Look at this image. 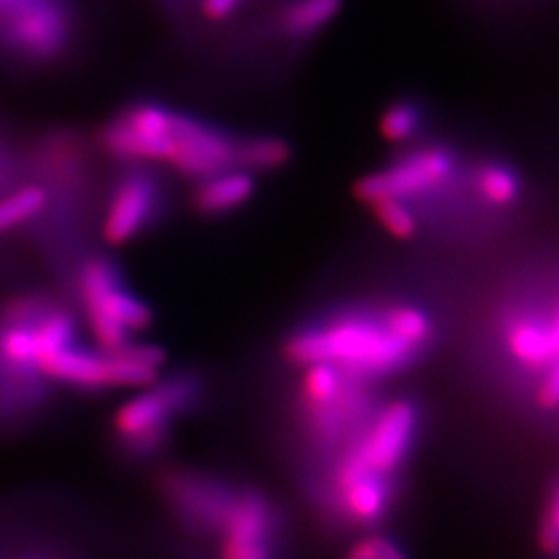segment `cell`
<instances>
[{"label":"cell","instance_id":"6da1fadb","mask_svg":"<svg viewBox=\"0 0 559 559\" xmlns=\"http://www.w3.org/2000/svg\"><path fill=\"white\" fill-rule=\"evenodd\" d=\"M282 355L300 369L328 362L373 383L399 376L423 359V353L394 334L383 305L342 309L309 321L286 336Z\"/></svg>","mask_w":559,"mask_h":559},{"label":"cell","instance_id":"7a4b0ae2","mask_svg":"<svg viewBox=\"0 0 559 559\" xmlns=\"http://www.w3.org/2000/svg\"><path fill=\"white\" fill-rule=\"evenodd\" d=\"M57 299L46 290H25L0 305V429L40 419L55 396L41 373L36 325Z\"/></svg>","mask_w":559,"mask_h":559},{"label":"cell","instance_id":"3957f363","mask_svg":"<svg viewBox=\"0 0 559 559\" xmlns=\"http://www.w3.org/2000/svg\"><path fill=\"white\" fill-rule=\"evenodd\" d=\"M207 399V378L198 369H177L140 396L120 404L112 419V443L131 464L160 459L170 448L177 423L195 415Z\"/></svg>","mask_w":559,"mask_h":559},{"label":"cell","instance_id":"277c9868","mask_svg":"<svg viewBox=\"0 0 559 559\" xmlns=\"http://www.w3.org/2000/svg\"><path fill=\"white\" fill-rule=\"evenodd\" d=\"M78 34L75 0H17L0 11V60L20 69L57 67Z\"/></svg>","mask_w":559,"mask_h":559},{"label":"cell","instance_id":"5b68a950","mask_svg":"<svg viewBox=\"0 0 559 559\" xmlns=\"http://www.w3.org/2000/svg\"><path fill=\"white\" fill-rule=\"evenodd\" d=\"M420 417L417 400L394 399L380 404L359 431L336 450L325 485L365 473L399 479L400 468L417 445Z\"/></svg>","mask_w":559,"mask_h":559},{"label":"cell","instance_id":"8992f818","mask_svg":"<svg viewBox=\"0 0 559 559\" xmlns=\"http://www.w3.org/2000/svg\"><path fill=\"white\" fill-rule=\"evenodd\" d=\"M240 485L221 475L173 466L162 471L158 493L182 533L200 540H218L239 498Z\"/></svg>","mask_w":559,"mask_h":559},{"label":"cell","instance_id":"52a82bcc","mask_svg":"<svg viewBox=\"0 0 559 559\" xmlns=\"http://www.w3.org/2000/svg\"><path fill=\"white\" fill-rule=\"evenodd\" d=\"M168 210V187L152 164H119L102 214V239L122 247L152 233Z\"/></svg>","mask_w":559,"mask_h":559},{"label":"cell","instance_id":"ba28073f","mask_svg":"<svg viewBox=\"0 0 559 559\" xmlns=\"http://www.w3.org/2000/svg\"><path fill=\"white\" fill-rule=\"evenodd\" d=\"M177 108L158 100H133L102 124V152L117 164L160 166L173 158Z\"/></svg>","mask_w":559,"mask_h":559},{"label":"cell","instance_id":"9c48e42d","mask_svg":"<svg viewBox=\"0 0 559 559\" xmlns=\"http://www.w3.org/2000/svg\"><path fill=\"white\" fill-rule=\"evenodd\" d=\"M459 156L448 145L413 150L388 168L369 175L357 185V198L365 203L399 200L415 205L438 200L456 187Z\"/></svg>","mask_w":559,"mask_h":559},{"label":"cell","instance_id":"30bf717a","mask_svg":"<svg viewBox=\"0 0 559 559\" xmlns=\"http://www.w3.org/2000/svg\"><path fill=\"white\" fill-rule=\"evenodd\" d=\"M175 150L168 166L182 179L200 182L226 170H239L240 135L214 120L177 110Z\"/></svg>","mask_w":559,"mask_h":559},{"label":"cell","instance_id":"8fae6325","mask_svg":"<svg viewBox=\"0 0 559 559\" xmlns=\"http://www.w3.org/2000/svg\"><path fill=\"white\" fill-rule=\"evenodd\" d=\"M282 514L276 501L253 485H240L239 498L216 540L218 559H237L263 545H276Z\"/></svg>","mask_w":559,"mask_h":559},{"label":"cell","instance_id":"7c38bea8","mask_svg":"<svg viewBox=\"0 0 559 559\" xmlns=\"http://www.w3.org/2000/svg\"><path fill=\"white\" fill-rule=\"evenodd\" d=\"M325 508L355 526H376L385 519L399 498V479L380 475H357L323 487Z\"/></svg>","mask_w":559,"mask_h":559},{"label":"cell","instance_id":"4fadbf2b","mask_svg":"<svg viewBox=\"0 0 559 559\" xmlns=\"http://www.w3.org/2000/svg\"><path fill=\"white\" fill-rule=\"evenodd\" d=\"M41 373L55 388L75 390L80 394H104L117 390L112 357L106 350L81 348L78 344L46 355Z\"/></svg>","mask_w":559,"mask_h":559},{"label":"cell","instance_id":"5bb4252c","mask_svg":"<svg viewBox=\"0 0 559 559\" xmlns=\"http://www.w3.org/2000/svg\"><path fill=\"white\" fill-rule=\"evenodd\" d=\"M258 179L247 170H226L216 177L195 182L191 207L201 218H222L239 212L255 198Z\"/></svg>","mask_w":559,"mask_h":559},{"label":"cell","instance_id":"9a60e30c","mask_svg":"<svg viewBox=\"0 0 559 559\" xmlns=\"http://www.w3.org/2000/svg\"><path fill=\"white\" fill-rule=\"evenodd\" d=\"M342 9V0H284L276 7L274 25L282 38L307 41L321 34Z\"/></svg>","mask_w":559,"mask_h":559},{"label":"cell","instance_id":"2e32d148","mask_svg":"<svg viewBox=\"0 0 559 559\" xmlns=\"http://www.w3.org/2000/svg\"><path fill=\"white\" fill-rule=\"evenodd\" d=\"M468 179L475 200L487 207L508 210L522 200L520 173L506 162H479L471 168Z\"/></svg>","mask_w":559,"mask_h":559},{"label":"cell","instance_id":"e0dca14e","mask_svg":"<svg viewBox=\"0 0 559 559\" xmlns=\"http://www.w3.org/2000/svg\"><path fill=\"white\" fill-rule=\"evenodd\" d=\"M48 207V193L38 180L15 185L0 195V237L32 230Z\"/></svg>","mask_w":559,"mask_h":559},{"label":"cell","instance_id":"ac0fdd59","mask_svg":"<svg viewBox=\"0 0 559 559\" xmlns=\"http://www.w3.org/2000/svg\"><path fill=\"white\" fill-rule=\"evenodd\" d=\"M290 143L272 133L240 135L239 170L251 175H270L290 162Z\"/></svg>","mask_w":559,"mask_h":559},{"label":"cell","instance_id":"d6986e66","mask_svg":"<svg viewBox=\"0 0 559 559\" xmlns=\"http://www.w3.org/2000/svg\"><path fill=\"white\" fill-rule=\"evenodd\" d=\"M383 311L394 334L406 344H411L413 348H417L423 355L436 344V336H438L436 321L419 305L388 302L383 305Z\"/></svg>","mask_w":559,"mask_h":559},{"label":"cell","instance_id":"ffe728a7","mask_svg":"<svg viewBox=\"0 0 559 559\" xmlns=\"http://www.w3.org/2000/svg\"><path fill=\"white\" fill-rule=\"evenodd\" d=\"M539 309L549 332L551 362L535 381V404L543 413H559V297L547 305L540 302Z\"/></svg>","mask_w":559,"mask_h":559},{"label":"cell","instance_id":"44dd1931","mask_svg":"<svg viewBox=\"0 0 559 559\" xmlns=\"http://www.w3.org/2000/svg\"><path fill=\"white\" fill-rule=\"evenodd\" d=\"M425 124V112L423 104L415 100L394 102L383 119H381V133L394 143L415 140L423 131Z\"/></svg>","mask_w":559,"mask_h":559},{"label":"cell","instance_id":"7402d4cb","mask_svg":"<svg viewBox=\"0 0 559 559\" xmlns=\"http://www.w3.org/2000/svg\"><path fill=\"white\" fill-rule=\"evenodd\" d=\"M371 210L376 212L381 226L385 233H390L396 239H415L419 235L420 221L415 214V210L399 200H378L369 203Z\"/></svg>","mask_w":559,"mask_h":559},{"label":"cell","instance_id":"603a6c76","mask_svg":"<svg viewBox=\"0 0 559 559\" xmlns=\"http://www.w3.org/2000/svg\"><path fill=\"white\" fill-rule=\"evenodd\" d=\"M539 531L543 549L551 551V554H559V480H556V485L549 493Z\"/></svg>","mask_w":559,"mask_h":559},{"label":"cell","instance_id":"cb8c5ba5","mask_svg":"<svg viewBox=\"0 0 559 559\" xmlns=\"http://www.w3.org/2000/svg\"><path fill=\"white\" fill-rule=\"evenodd\" d=\"M25 170L21 168V162L15 152L11 150L9 140L0 131V195L11 191L15 185H20V177Z\"/></svg>","mask_w":559,"mask_h":559},{"label":"cell","instance_id":"d4e9b609","mask_svg":"<svg viewBox=\"0 0 559 559\" xmlns=\"http://www.w3.org/2000/svg\"><path fill=\"white\" fill-rule=\"evenodd\" d=\"M249 0H198L200 15L210 23H224L237 17Z\"/></svg>","mask_w":559,"mask_h":559},{"label":"cell","instance_id":"484cf974","mask_svg":"<svg viewBox=\"0 0 559 559\" xmlns=\"http://www.w3.org/2000/svg\"><path fill=\"white\" fill-rule=\"evenodd\" d=\"M371 543H373L376 559H411L399 540L383 533H371Z\"/></svg>","mask_w":559,"mask_h":559},{"label":"cell","instance_id":"4316f807","mask_svg":"<svg viewBox=\"0 0 559 559\" xmlns=\"http://www.w3.org/2000/svg\"><path fill=\"white\" fill-rule=\"evenodd\" d=\"M344 559H376V551H373V543H371V535L362 537L357 540L348 551Z\"/></svg>","mask_w":559,"mask_h":559},{"label":"cell","instance_id":"83f0119b","mask_svg":"<svg viewBox=\"0 0 559 559\" xmlns=\"http://www.w3.org/2000/svg\"><path fill=\"white\" fill-rule=\"evenodd\" d=\"M237 559H276V545H263V547H255L247 554H242Z\"/></svg>","mask_w":559,"mask_h":559},{"label":"cell","instance_id":"f1b7e54d","mask_svg":"<svg viewBox=\"0 0 559 559\" xmlns=\"http://www.w3.org/2000/svg\"><path fill=\"white\" fill-rule=\"evenodd\" d=\"M13 559H55L50 558V556H46V554H41V551H27L25 556H17V558Z\"/></svg>","mask_w":559,"mask_h":559},{"label":"cell","instance_id":"f546056e","mask_svg":"<svg viewBox=\"0 0 559 559\" xmlns=\"http://www.w3.org/2000/svg\"><path fill=\"white\" fill-rule=\"evenodd\" d=\"M13 2H17V0H0V11H2V9H7V7H9V4H13Z\"/></svg>","mask_w":559,"mask_h":559}]
</instances>
